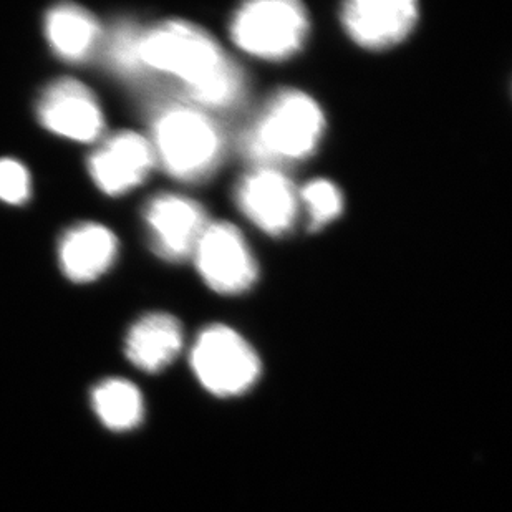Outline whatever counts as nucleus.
Instances as JSON below:
<instances>
[{
	"label": "nucleus",
	"instance_id": "1",
	"mask_svg": "<svg viewBox=\"0 0 512 512\" xmlns=\"http://www.w3.org/2000/svg\"><path fill=\"white\" fill-rule=\"evenodd\" d=\"M143 72L163 73L183 83L191 102L231 108L244 95V75L204 30L181 20L156 25L141 35Z\"/></svg>",
	"mask_w": 512,
	"mask_h": 512
},
{
	"label": "nucleus",
	"instance_id": "2",
	"mask_svg": "<svg viewBox=\"0 0 512 512\" xmlns=\"http://www.w3.org/2000/svg\"><path fill=\"white\" fill-rule=\"evenodd\" d=\"M325 118L314 98L284 90L267 103L244 135V150L264 168L304 160L324 135Z\"/></svg>",
	"mask_w": 512,
	"mask_h": 512
},
{
	"label": "nucleus",
	"instance_id": "3",
	"mask_svg": "<svg viewBox=\"0 0 512 512\" xmlns=\"http://www.w3.org/2000/svg\"><path fill=\"white\" fill-rule=\"evenodd\" d=\"M155 160L181 181L208 178L223 156L218 125L198 108L168 105L153 120Z\"/></svg>",
	"mask_w": 512,
	"mask_h": 512
},
{
	"label": "nucleus",
	"instance_id": "4",
	"mask_svg": "<svg viewBox=\"0 0 512 512\" xmlns=\"http://www.w3.org/2000/svg\"><path fill=\"white\" fill-rule=\"evenodd\" d=\"M309 32L304 7L290 0H257L242 5L231 24L232 39L254 57L282 60L295 54Z\"/></svg>",
	"mask_w": 512,
	"mask_h": 512
},
{
	"label": "nucleus",
	"instance_id": "5",
	"mask_svg": "<svg viewBox=\"0 0 512 512\" xmlns=\"http://www.w3.org/2000/svg\"><path fill=\"white\" fill-rule=\"evenodd\" d=\"M191 365L199 383L216 397L242 395L261 375V360L254 348L226 325H211L199 334Z\"/></svg>",
	"mask_w": 512,
	"mask_h": 512
},
{
	"label": "nucleus",
	"instance_id": "6",
	"mask_svg": "<svg viewBox=\"0 0 512 512\" xmlns=\"http://www.w3.org/2000/svg\"><path fill=\"white\" fill-rule=\"evenodd\" d=\"M193 254L204 282L219 294H239L256 282V261L232 224H208Z\"/></svg>",
	"mask_w": 512,
	"mask_h": 512
},
{
	"label": "nucleus",
	"instance_id": "7",
	"mask_svg": "<svg viewBox=\"0 0 512 512\" xmlns=\"http://www.w3.org/2000/svg\"><path fill=\"white\" fill-rule=\"evenodd\" d=\"M37 116L47 130L80 143L98 140L105 125L95 95L73 78H60L45 88Z\"/></svg>",
	"mask_w": 512,
	"mask_h": 512
},
{
	"label": "nucleus",
	"instance_id": "8",
	"mask_svg": "<svg viewBox=\"0 0 512 512\" xmlns=\"http://www.w3.org/2000/svg\"><path fill=\"white\" fill-rule=\"evenodd\" d=\"M145 223L156 254L171 262L191 256L208 226L204 209L179 194L151 198L145 208Z\"/></svg>",
	"mask_w": 512,
	"mask_h": 512
},
{
	"label": "nucleus",
	"instance_id": "9",
	"mask_svg": "<svg viewBox=\"0 0 512 512\" xmlns=\"http://www.w3.org/2000/svg\"><path fill=\"white\" fill-rule=\"evenodd\" d=\"M155 163L150 140L135 131H120L93 151L88 171L103 193L121 196L143 183Z\"/></svg>",
	"mask_w": 512,
	"mask_h": 512
},
{
	"label": "nucleus",
	"instance_id": "10",
	"mask_svg": "<svg viewBox=\"0 0 512 512\" xmlns=\"http://www.w3.org/2000/svg\"><path fill=\"white\" fill-rule=\"evenodd\" d=\"M236 198L246 218L271 236H281L294 226L297 193L281 171L261 166L247 174L237 188Z\"/></svg>",
	"mask_w": 512,
	"mask_h": 512
},
{
	"label": "nucleus",
	"instance_id": "11",
	"mask_svg": "<svg viewBox=\"0 0 512 512\" xmlns=\"http://www.w3.org/2000/svg\"><path fill=\"white\" fill-rule=\"evenodd\" d=\"M418 20L411 0H355L343 5L348 35L365 49H387L405 39Z\"/></svg>",
	"mask_w": 512,
	"mask_h": 512
},
{
	"label": "nucleus",
	"instance_id": "12",
	"mask_svg": "<svg viewBox=\"0 0 512 512\" xmlns=\"http://www.w3.org/2000/svg\"><path fill=\"white\" fill-rule=\"evenodd\" d=\"M118 244L110 229L102 224H78L68 229L60 242V264L73 282L95 281L112 267Z\"/></svg>",
	"mask_w": 512,
	"mask_h": 512
},
{
	"label": "nucleus",
	"instance_id": "13",
	"mask_svg": "<svg viewBox=\"0 0 512 512\" xmlns=\"http://www.w3.org/2000/svg\"><path fill=\"white\" fill-rule=\"evenodd\" d=\"M183 348V329L173 315L148 314L126 335V357L143 372L165 370Z\"/></svg>",
	"mask_w": 512,
	"mask_h": 512
},
{
	"label": "nucleus",
	"instance_id": "14",
	"mask_svg": "<svg viewBox=\"0 0 512 512\" xmlns=\"http://www.w3.org/2000/svg\"><path fill=\"white\" fill-rule=\"evenodd\" d=\"M50 47L67 62H82L102 42V27L90 12L73 4H60L45 20Z\"/></svg>",
	"mask_w": 512,
	"mask_h": 512
},
{
	"label": "nucleus",
	"instance_id": "15",
	"mask_svg": "<svg viewBox=\"0 0 512 512\" xmlns=\"http://www.w3.org/2000/svg\"><path fill=\"white\" fill-rule=\"evenodd\" d=\"M93 411L112 431H130L140 425L145 403L140 390L123 378L98 383L92 392Z\"/></svg>",
	"mask_w": 512,
	"mask_h": 512
},
{
	"label": "nucleus",
	"instance_id": "16",
	"mask_svg": "<svg viewBox=\"0 0 512 512\" xmlns=\"http://www.w3.org/2000/svg\"><path fill=\"white\" fill-rule=\"evenodd\" d=\"M141 35L143 30L131 22H123L112 29L107 37L105 52H107L108 62L116 72L130 75V77L145 73L140 57Z\"/></svg>",
	"mask_w": 512,
	"mask_h": 512
},
{
	"label": "nucleus",
	"instance_id": "17",
	"mask_svg": "<svg viewBox=\"0 0 512 512\" xmlns=\"http://www.w3.org/2000/svg\"><path fill=\"white\" fill-rule=\"evenodd\" d=\"M300 198L309 214V224L312 229L327 226L342 213V193L329 179H314L305 184Z\"/></svg>",
	"mask_w": 512,
	"mask_h": 512
},
{
	"label": "nucleus",
	"instance_id": "18",
	"mask_svg": "<svg viewBox=\"0 0 512 512\" xmlns=\"http://www.w3.org/2000/svg\"><path fill=\"white\" fill-rule=\"evenodd\" d=\"M32 183L29 171L19 161L0 160V201L22 204L30 198Z\"/></svg>",
	"mask_w": 512,
	"mask_h": 512
}]
</instances>
